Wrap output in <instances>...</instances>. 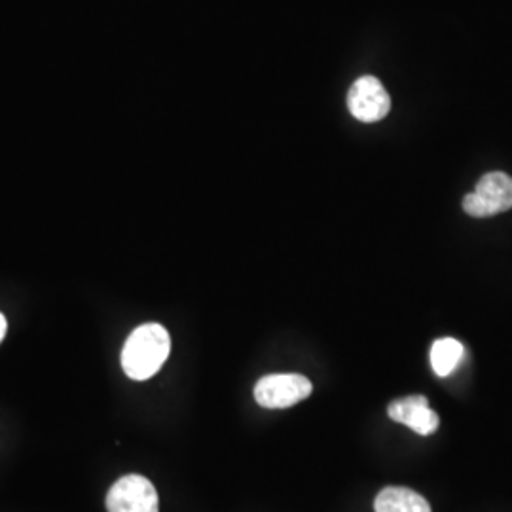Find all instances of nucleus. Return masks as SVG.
I'll return each instance as SVG.
<instances>
[{"label": "nucleus", "instance_id": "f257e3e1", "mask_svg": "<svg viewBox=\"0 0 512 512\" xmlns=\"http://www.w3.org/2000/svg\"><path fill=\"white\" fill-rule=\"evenodd\" d=\"M169 351L171 338L162 325H141L129 334L122 349V368L131 380L145 382L164 366Z\"/></svg>", "mask_w": 512, "mask_h": 512}, {"label": "nucleus", "instance_id": "f03ea898", "mask_svg": "<svg viewBox=\"0 0 512 512\" xmlns=\"http://www.w3.org/2000/svg\"><path fill=\"white\" fill-rule=\"evenodd\" d=\"M463 209L475 219L495 217L512 209V179L507 173H486L471 194L465 196Z\"/></svg>", "mask_w": 512, "mask_h": 512}, {"label": "nucleus", "instance_id": "7ed1b4c3", "mask_svg": "<svg viewBox=\"0 0 512 512\" xmlns=\"http://www.w3.org/2000/svg\"><path fill=\"white\" fill-rule=\"evenodd\" d=\"M313 391L310 380L302 374H270L255 385V401L262 408L279 410L306 401Z\"/></svg>", "mask_w": 512, "mask_h": 512}, {"label": "nucleus", "instance_id": "20e7f679", "mask_svg": "<svg viewBox=\"0 0 512 512\" xmlns=\"http://www.w3.org/2000/svg\"><path fill=\"white\" fill-rule=\"evenodd\" d=\"M158 509V492L145 476H122L112 484L107 494L109 512H158Z\"/></svg>", "mask_w": 512, "mask_h": 512}, {"label": "nucleus", "instance_id": "39448f33", "mask_svg": "<svg viewBox=\"0 0 512 512\" xmlns=\"http://www.w3.org/2000/svg\"><path fill=\"white\" fill-rule=\"evenodd\" d=\"M348 107L357 120L372 124L384 120L389 114L391 97L378 78L363 76L349 90Z\"/></svg>", "mask_w": 512, "mask_h": 512}, {"label": "nucleus", "instance_id": "423d86ee", "mask_svg": "<svg viewBox=\"0 0 512 512\" xmlns=\"http://www.w3.org/2000/svg\"><path fill=\"white\" fill-rule=\"evenodd\" d=\"M387 416L410 427L421 437L435 433L440 425L439 414L429 408V401L423 395H410L393 401L387 406Z\"/></svg>", "mask_w": 512, "mask_h": 512}, {"label": "nucleus", "instance_id": "0eeeda50", "mask_svg": "<svg viewBox=\"0 0 512 512\" xmlns=\"http://www.w3.org/2000/svg\"><path fill=\"white\" fill-rule=\"evenodd\" d=\"M376 512H431V505L423 495L403 488V486H389L384 488L374 499Z\"/></svg>", "mask_w": 512, "mask_h": 512}, {"label": "nucleus", "instance_id": "6e6552de", "mask_svg": "<svg viewBox=\"0 0 512 512\" xmlns=\"http://www.w3.org/2000/svg\"><path fill=\"white\" fill-rule=\"evenodd\" d=\"M463 357V346L454 338H440L431 348V366L435 374L444 378L450 376Z\"/></svg>", "mask_w": 512, "mask_h": 512}, {"label": "nucleus", "instance_id": "1a4fd4ad", "mask_svg": "<svg viewBox=\"0 0 512 512\" xmlns=\"http://www.w3.org/2000/svg\"><path fill=\"white\" fill-rule=\"evenodd\" d=\"M6 329H8L6 317L0 313V342H2V340H4V336H6Z\"/></svg>", "mask_w": 512, "mask_h": 512}]
</instances>
